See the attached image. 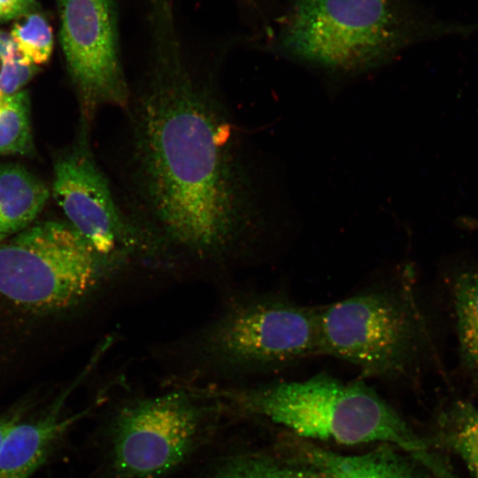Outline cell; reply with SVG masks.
Listing matches in <instances>:
<instances>
[{
  "mask_svg": "<svg viewBox=\"0 0 478 478\" xmlns=\"http://www.w3.org/2000/svg\"><path fill=\"white\" fill-rule=\"evenodd\" d=\"M60 43L89 120L102 105L125 109L131 88L118 48L112 0H58Z\"/></svg>",
  "mask_w": 478,
  "mask_h": 478,
  "instance_id": "cell-9",
  "label": "cell"
},
{
  "mask_svg": "<svg viewBox=\"0 0 478 478\" xmlns=\"http://www.w3.org/2000/svg\"><path fill=\"white\" fill-rule=\"evenodd\" d=\"M320 354L385 379L410 373L428 339L413 286L404 276L320 308Z\"/></svg>",
  "mask_w": 478,
  "mask_h": 478,
  "instance_id": "cell-3",
  "label": "cell"
},
{
  "mask_svg": "<svg viewBox=\"0 0 478 478\" xmlns=\"http://www.w3.org/2000/svg\"><path fill=\"white\" fill-rule=\"evenodd\" d=\"M66 395L35 413H27L4 436L0 446V478H31L58 443L80 419L64 413Z\"/></svg>",
  "mask_w": 478,
  "mask_h": 478,
  "instance_id": "cell-10",
  "label": "cell"
},
{
  "mask_svg": "<svg viewBox=\"0 0 478 478\" xmlns=\"http://www.w3.org/2000/svg\"><path fill=\"white\" fill-rule=\"evenodd\" d=\"M31 410L28 403H21L0 414V446L11 428Z\"/></svg>",
  "mask_w": 478,
  "mask_h": 478,
  "instance_id": "cell-20",
  "label": "cell"
},
{
  "mask_svg": "<svg viewBox=\"0 0 478 478\" xmlns=\"http://www.w3.org/2000/svg\"><path fill=\"white\" fill-rule=\"evenodd\" d=\"M37 6L35 0H0V22L18 19Z\"/></svg>",
  "mask_w": 478,
  "mask_h": 478,
  "instance_id": "cell-19",
  "label": "cell"
},
{
  "mask_svg": "<svg viewBox=\"0 0 478 478\" xmlns=\"http://www.w3.org/2000/svg\"><path fill=\"white\" fill-rule=\"evenodd\" d=\"M27 91L3 98L0 103V154L27 153L32 147Z\"/></svg>",
  "mask_w": 478,
  "mask_h": 478,
  "instance_id": "cell-16",
  "label": "cell"
},
{
  "mask_svg": "<svg viewBox=\"0 0 478 478\" xmlns=\"http://www.w3.org/2000/svg\"><path fill=\"white\" fill-rule=\"evenodd\" d=\"M49 197L47 187L26 168L0 166V235L4 237L27 228Z\"/></svg>",
  "mask_w": 478,
  "mask_h": 478,
  "instance_id": "cell-12",
  "label": "cell"
},
{
  "mask_svg": "<svg viewBox=\"0 0 478 478\" xmlns=\"http://www.w3.org/2000/svg\"><path fill=\"white\" fill-rule=\"evenodd\" d=\"M297 452L327 478H427L418 457L390 444H378L360 454H343L304 441Z\"/></svg>",
  "mask_w": 478,
  "mask_h": 478,
  "instance_id": "cell-11",
  "label": "cell"
},
{
  "mask_svg": "<svg viewBox=\"0 0 478 478\" xmlns=\"http://www.w3.org/2000/svg\"><path fill=\"white\" fill-rule=\"evenodd\" d=\"M204 355L246 372L284 368L320 354V309L277 295L236 302L201 336Z\"/></svg>",
  "mask_w": 478,
  "mask_h": 478,
  "instance_id": "cell-6",
  "label": "cell"
},
{
  "mask_svg": "<svg viewBox=\"0 0 478 478\" xmlns=\"http://www.w3.org/2000/svg\"><path fill=\"white\" fill-rule=\"evenodd\" d=\"M86 144L57 161L53 197L69 224L102 256L123 258L151 251L156 236L121 207Z\"/></svg>",
  "mask_w": 478,
  "mask_h": 478,
  "instance_id": "cell-8",
  "label": "cell"
},
{
  "mask_svg": "<svg viewBox=\"0 0 478 478\" xmlns=\"http://www.w3.org/2000/svg\"><path fill=\"white\" fill-rule=\"evenodd\" d=\"M119 265L70 224L40 222L0 245V295L29 311L64 310L85 298Z\"/></svg>",
  "mask_w": 478,
  "mask_h": 478,
  "instance_id": "cell-5",
  "label": "cell"
},
{
  "mask_svg": "<svg viewBox=\"0 0 478 478\" xmlns=\"http://www.w3.org/2000/svg\"><path fill=\"white\" fill-rule=\"evenodd\" d=\"M209 478H327L301 454L240 453L221 462Z\"/></svg>",
  "mask_w": 478,
  "mask_h": 478,
  "instance_id": "cell-13",
  "label": "cell"
},
{
  "mask_svg": "<svg viewBox=\"0 0 478 478\" xmlns=\"http://www.w3.org/2000/svg\"><path fill=\"white\" fill-rule=\"evenodd\" d=\"M213 80L161 59L131 89L127 191L157 237L196 255L234 243L253 203L234 127Z\"/></svg>",
  "mask_w": 478,
  "mask_h": 478,
  "instance_id": "cell-1",
  "label": "cell"
},
{
  "mask_svg": "<svg viewBox=\"0 0 478 478\" xmlns=\"http://www.w3.org/2000/svg\"><path fill=\"white\" fill-rule=\"evenodd\" d=\"M11 35L27 64L47 62L53 50L52 28L44 16L35 11L16 19Z\"/></svg>",
  "mask_w": 478,
  "mask_h": 478,
  "instance_id": "cell-17",
  "label": "cell"
},
{
  "mask_svg": "<svg viewBox=\"0 0 478 478\" xmlns=\"http://www.w3.org/2000/svg\"><path fill=\"white\" fill-rule=\"evenodd\" d=\"M438 428L440 443L478 478V408L464 401L453 403L441 414Z\"/></svg>",
  "mask_w": 478,
  "mask_h": 478,
  "instance_id": "cell-14",
  "label": "cell"
},
{
  "mask_svg": "<svg viewBox=\"0 0 478 478\" xmlns=\"http://www.w3.org/2000/svg\"><path fill=\"white\" fill-rule=\"evenodd\" d=\"M2 100H3V99L0 97V103H1Z\"/></svg>",
  "mask_w": 478,
  "mask_h": 478,
  "instance_id": "cell-23",
  "label": "cell"
},
{
  "mask_svg": "<svg viewBox=\"0 0 478 478\" xmlns=\"http://www.w3.org/2000/svg\"><path fill=\"white\" fill-rule=\"evenodd\" d=\"M17 59H22V58L20 57L18 51V48H17L14 39L12 38L11 33L9 34L0 29V62L1 64L11 62Z\"/></svg>",
  "mask_w": 478,
  "mask_h": 478,
  "instance_id": "cell-21",
  "label": "cell"
},
{
  "mask_svg": "<svg viewBox=\"0 0 478 478\" xmlns=\"http://www.w3.org/2000/svg\"><path fill=\"white\" fill-rule=\"evenodd\" d=\"M453 297L461 359L478 377V271L464 272L456 278Z\"/></svg>",
  "mask_w": 478,
  "mask_h": 478,
  "instance_id": "cell-15",
  "label": "cell"
},
{
  "mask_svg": "<svg viewBox=\"0 0 478 478\" xmlns=\"http://www.w3.org/2000/svg\"><path fill=\"white\" fill-rule=\"evenodd\" d=\"M424 25L394 0H292L281 42L292 55L344 70L373 66L397 51Z\"/></svg>",
  "mask_w": 478,
  "mask_h": 478,
  "instance_id": "cell-4",
  "label": "cell"
},
{
  "mask_svg": "<svg viewBox=\"0 0 478 478\" xmlns=\"http://www.w3.org/2000/svg\"><path fill=\"white\" fill-rule=\"evenodd\" d=\"M35 64H27L22 59L2 63L0 69V97L14 95L20 90L37 73Z\"/></svg>",
  "mask_w": 478,
  "mask_h": 478,
  "instance_id": "cell-18",
  "label": "cell"
},
{
  "mask_svg": "<svg viewBox=\"0 0 478 478\" xmlns=\"http://www.w3.org/2000/svg\"><path fill=\"white\" fill-rule=\"evenodd\" d=\"M212 393L242 413L267 420L304 441L390 444L413 454L425 451V443L397 411L361 382H343L322 373Z\"/></svg>",
  "mask_w": 478,
  "mask_h": 478,
  "instance_id": "cell-2",
  "label": "cell"
},
{
  "mask_svg": "<svg viewBox=\"0 0 478 478\" xmlns=\"http://www.w3.org/2000/svg\"><path fill=\"white\" fill-rule=\"evenodd\" d=\"M4 236L2 235H0V240L3 238Z\"/></svg>",
  "mask_w": 478,
  "mask_h": 478,
  "instance_id": "cell-22",
  "label": "cell"
},
{
  "mask_svg": "<svg viewBox=\"0 0 478 478\" xmlns=\"http://www.w3.org/2000/svg\"><path fill=\"white\" fill-rule=\"evenodd\" d=\"M215 405L191 391L134 400L118 411L109 429L114 478H163L205 439Z\"/></svg>",
  "mask_w": 478,
  "mask_h": 478,
  "instance_id": "cell-7",
  "label": "cell"
}]
</instances>
